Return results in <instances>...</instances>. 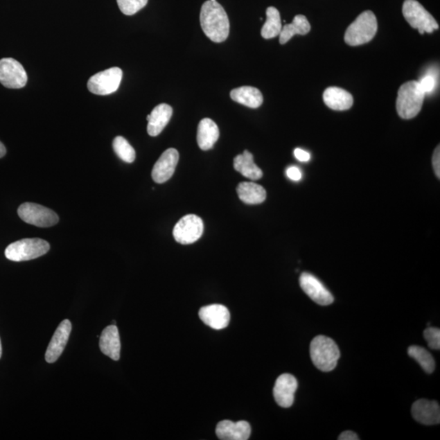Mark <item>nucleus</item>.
<instances>
[{"mask_svg":"<svg viewBox=\"0 0 440 440\" xmlns=\"http://www.w3.org/2000/svg\"><path fill=\"white\" fill-rule=\"evenodd\" d=\"M204 33L215 43H223L228 39L230 30L229 17L223 6L217 1L208 0L202 4L200 13Z\"/></svg>","mask_w":440,"mask_h":440,"instance_id":"1","label":"nucleus"},{"mask_svg":"<svg viewBox=\"0 0 440 440\" xmlns=\"http://www.w3.org/2000/svg\"><path fill=\"white\" fill-rule=\"evenodd\" d=\"M310 355L313 363L322 372H331L336 368L340 351L336 342L326 336L319 335L311 342Z\"/></svg>","mask_w":440,"mask_h":440,"instance_id":"2","label":"nucleus"},{"mask_svg":"<svg viewBox=\"0 0 440 440\" xmlns=\"http://www.w3.org/2000/svg\"><path fill=\"white\" fill-rule=\"evenodd\" d=\"M425 95L419 82L410 81L403 85L396 100V110L400 117L404 119L416 117L423 108Z\"/></svg>","mask_w":440,"mask_h":440,"instance_id":"3","label":"nucleus"},{"mask_svg":"<svg viewBox=\"0 0 440 440\" xmlns=\"http://www.w3.org/2000/svg\"><path fill=\"white\" fill-rule=\"evenodd\" d=\"M378 31L376 16L372 11H365L347 28L344 39L350 46H360L369 43Z\"/></svg>","mask_w":440,"mask_h":440,"instance_id":"4","label":"nucleus"},{"mask_svg":"<svg viewBox=\"0 0 440 440\" xmlns=\"http://www.w3.org/2000/svg\"><path fill=\"white\" fill-rule=\"evenodd\" d=\"M49 249V243L43 239H21L8 245L6 256L14 262L28 261L44 256Z\"/></svg>","mask_w":440,"mask_h":440,"instance_id":"5","label":"nucleus"},{"mask_svg":"<svg viewBox=\"0 0 440 440\" xmlns=\"http://www.w3.org/2000/svg\"><path fill=\"white\" fill-rule=\"evenodd\" d=\"M403 15L421 35L432 34L434 30L439 29V24L432 14L425 10L416 0H405L403 4Z\"/></svg>","mask_w":440,"mask_h":440,"instance_id":"6","label":"nucleus"},{"mask_svg":"<svg viewBox=\"0 0 440 440\" xmlns=\"http://www.w3.org/2000/svg\"><path fill=\"white\" fill-rule=\"evenodd\" d=\"M17 213L26 223L39 227V228H49L57 225L59 222L57 213L36 203H23L18 208Z\"/></svg>","mask_w":440,"mask_h":440,"instance_id":"7","label":"nucleus"},{"mask_svg":"<svg viewBox=\"0 0 440 440\" xmlns=\"http://www.w3.org/2000/svg\"><path fill=\"white\" fill-rule=\"evenodd\" d=\"M122 78L121 69L110 68L91 76L87 82V88L95 95H110L118 89Z\"/></svg>","mask_w":440,"mask_h":440,"instance_id":"8","label":"nucleus"},{"mask_svg":"<svg viewBox=\"0 0 440 440\" xmlns=\"http://www.w3.org/2000/svg\"><path fill=\"white\" fill-rule=\"evenodd\" d=\"M204 230L202 220L195 215H185L178 221L173 229L176 242L182 245L196 243L200 239Z\"/></svg>","mask_w":440,"mask_h":440,"instance_id":"9","label":"nucleus"},{"mask_svg":"<svg viewBox=\"0 0 440 440\" xmlns=\"http://www.w3.org/2000/svg\"><path fill=\"white\" fill-rule=\"evenodd\" d=\"M27 73L20 62L13 58L0 60V83L10 89H20L26 85Z\"/></svg>","mask_w":440,"mask_h":440,"instance_id":"10","label":"nucleus"},{"mask_svg":"<svg viewBox=\"0 0 440 440\" xmlns=\"http://www.w3.org/2000/svg\"><path fill=\"white\" fill-rule=\"evenodd\" d=\"M301 288L308 295L310 299L319 305L328 306L333 303V297L331 292L322 281L308 272H303L299 278Z\"/></svg>","mask_w":440,"mask_h":440,"instance_id":"11","label":"nucleus"},{"mask_svg":"<svg viewBox=\"0 0 440 440\" xmlns=\"http://www.w3.org/2000/svg\"><path fill=\"white\" fill-rule=\"evenodd\" d=\"M297 379L290 373L281 374L276 379L273 396L277 405L282 407H290L294 404V394L297 391Z\"/></svg>","mask_w":440,"mask_h":440,"instance_id":"12","label":"nucleus"},{"mask_svg":"<svg viewBox=\"0 0 440 440\" xmlns=\"http://www.w3.org/2000/svg\"><path fill=\"white\" fill-rule=\"evenodd\" d=\"M179 152L175 149L166 150L152 170V178L157 184H164L173 177L179 161Z\"/></svg>","mask_w":440,"mask_h":440,"instance_id":"13","label":"nucleus"},{"mask_svg":"<svg viewBox=\"0 0 440 440\" xmlns=\"http://www.w3.org/2000/svg\"><path fill=\"white\" fill-rule=\"evenodd\" d=\"M71 331L72 325L69 319H64L60 324L46 351L45 360L48 363L55 362L61 356L67 344Z\"/></svg>","mask_w":440,"mask_h":440,"instance_id":"14","label":"nucleus"},{"mask_svg":"<svg viewBox=\"0 0 440 440\" xmlns=\"http://www.w3.org/2000/svg\"><path fill=\"white\" fill-rule=\"evenodd\" d=\"M199 317L207 326L220 331L229 326L230 313L224 305L212 304L202 308Z\"/></svg>","mask_w":440,"mask_h":440,"instance_id":"15","label":"nucleus"},{"mask_svg":"<svg viewBox=\"0 0 440 440\" xmlns=\"http://www.w3.org/2000/svg\"><path fill=\"white\" fill-rule=\"evenodd\" d=\"M412 415L419 423L427 425H437L440 423V409L437 401L421 399L412 406Z\"/></svg>","mask_w":440,"mask_h":440,"instance_id":"16","label":"nucleus"},{"mask_svg":"<svg viewBox=\"0 0 440 440\" xmlns=\"http://www.w3.org/2000/svg\"><path fill=\"white\" fill-rule=\"evenodd\" d=\"M251 434V425L245 421L234 423L225 420L218 423L216 427L217 437L222 440H247Z\"/></svg>","mask_w":440,"mask_h":440,"instance_id":"17","label":"nucleus"},{"mask_svg":"<svg viewBox=\"0 0 440 440\" xmlns=\"http://www.w3.org/2000/svg\"><path fill=\"white\" fill-rule=\"evenodd\" d=\"M173 109L168 104H161L152 109L151 114L147 116V132L150 137H157L164 131L166 125L170 122Z\"/></svg>","mask_w":440,"mask_h":440,"instance_id":"18","label":"nucleus"},{"mask_svg":"<svg viewBox=\"0 0 440 440\" xmlns=\"http://www.w3.org/2000/svg\"><path fill=\"white\" fill-rule=\"evenodd\" d=\"M102 353L114 360H118L121 352V342L117 326L111 325L105 328L100 339Z\"/></svg>","mask_w":440,"mask_h":440,"instance_id":"19","label":"nucleus"},{"mask_svg":"<svg viewBox=\"0 0 440 440\" xmlns=\"http://www.w3.org/2000/svg\"><path fill=\"white\" fill-rule=\"evenodd\" d=\"M323 100L328 108L337 111L349 109L354 103L353 96L350 92L337 87L326 88Z\"/></svg>","mask_w":440,"mask_h":440,"instance_id":"20","label":"nucleus"},{"mask_svg":"<svg viewBox=\"0 0 440 440\" xmlns=\"http://www.w3.org/2000/svg\"><path fill=\"white\" fill-rule=\"evenodd\" d=\"M220 137V130L217 124L210 118H203L197 127V141L202 150H209L214 147Z\"/></svg>","mask_w":440,"mask_h":440,"instance_id":"21","label":"nucleus"},{"mask_svg":"<svg viewBox=\"0 0 440 440\" xmlns=\"http://www.w3.org/2000/svg\"><path fill=\"white\" fill-rule=\"evenodd\" d=\"M231 98L249 108L257 109L261 106L263 97L256 87L244 86L235 88L230 94Z\"/></svg>","mask_w":440,"mask_h":440,"instance_id":"22","label":"nucleus"},{"mask_svg":"<svg viewBox=\"0 0 440 440\" xmlns=\"http://www.w3.org/2000/svg\"><path fill=\"white\" fill-rule=\"evenodd\" d=\"M234 166L236 170L249 179L258 180L263 177L262 170L254 164L253 155L248 150L235 157Z\"/></svg>","mask_w":440,"mask_h":440,"instance_id":"23","label":"nucleus"},{"mask_svg":"<svg viewBox=\"0 0 440 440\" xmlns=\"http://www.w3.org/2000/svg\"><path fill=\"white\" fill-rule=\"evenodd\" d=\"M238 197L243 202L249 205H256L266 200V190L253 182H243L237 188Z\"/></svg>","mask_w":440,"mask_h":440,"instance_id":"24","label":"nucleus"},{"mask_svg":"<svg viewBox=\"0 0 440 440\" xmlns=\"http://www.w3.org/2000/svg\"><path fill=\"white\" fill-rule=\"evenodd\" d=\"M311 30V25L307 17L303 15H297L294 18L290 24H286L282 27L280 33V43L285 44L292 37L295 35H305Z\"/></svg>","mask_w":440,"mask_h":440,"instance_id":"25","label":"nucleus"},{"mask_svg":"<svg viewBox=\"0 0 440 440\" xmlns=\"http://www.w3.org/2000/svg\"><path fill=\"white\" fill-rule=\"evenodd\" d=\"M267 20L261 30L263 38L270 39L280 35L282 25L279 11L274 7L267 8Z\"/></svg>","mask_w":440,"mask_h":440,"instance_id":"26","label":"nucleus"},{"mask_svg":"<svg viewBox=\"0 0 440 440\" xmlns=\"http://www.w3.org/2000/svg\"><path fill=\"white\" fill-rule=\"evenodd\" d=\"M410 358H414L418 362L424 371L432 373L435 369V362L432 354L428 350L420 346H411L407 350Z\"/></svg>","mask_w":440,"mask_h":440,"instance_id":"27","label":"nucleus"},{"mask_svg":"<svg viewBox=\"0 0 440 440\" xmlns=\"http://www.w3.org/2000/svg\"><path fill=\"white\" fill-rule=\"evenodd\" d=\"M114 150L120 159L125 163L132 164L136 159V151L123 137H117L113 141Z\"/></svg>","mask_w":440,"mask_h":440,"instance_id":"28","label":"nucleus"},{"mask_svg":"<svg viewBox=\"0 0 440 440\" xmlns=\"http://www.w3.org/2000/svg\"><path fill=\"white\" fill-rule=\"evenodd\" d=\"M149 0H117L118 6L125 15L132 16L147 6Z\"/></svg>","mask_w":440,"mask_h":440,"instance_id":"29","label":"nucleus"},{"mask_svg":"<svg viewBox=\"0 0 440 440\" xmlns=\"http://www.w3.org/2000/svg\"><path fill=\"white\" fill-rule=\"evenodd\" d=\"M423 335L430 349H440V331L438 328L428 327L425 328Z\"/></svg>","mask_w":440,"mask_h":440,"instance_id":"30","label":"nucleus"},{"mask_svg":"<svg viewBox=\"0 0 440 440\" xmlns=\"http://www.w3.org/2000/svg\"><path fill=\"white\" fill-rule=\"evenodd\" d=\"M419 85L425 94H430L435 87L434 78L432 76H427L419 82Z\"/></svg>","mask_w":440,"mask_h":440,"instance_id":"31","label":"nucleus"},{"mask_svg":"<svg viewBox=\"0 0 440 440\" xmlns=\"http://www.w3.org/2000/svg\"><path fill=\"white\" fill-rule=\"evenodd\" d=\"M286 176L293 182H299L302 179V171L297 166H290L286 170Z\"/></svg>","mask_w":440,"mask_h":440,"instance_id":"32","label":"nucleus"},{"mask_svg":"<svg viewBox=\"0 0 440 440\" xmlns=\"http://www.w3.org/2000/svg\"><path fill=\"white\" fill-rule=\"evenodd\" d=\"M433 166L434 170L435 175L437 177L440 178V150L439 146H437V149H435L433 155Z\"/></svg>","mask_w":440,"mask_h":440,"instance_id":"33","label":"nucleus"},{"mask_svg":"<svg viewBox=\"0 0 440 440\" xmlns=\"http://www.w3.org/2000/svg\"><path fill=\"white\" fill-rule=\"evenodd\" d=\"M294 155L296 159L300 161H303V163L304 161H308L311 159V155H310L308 152L299 149V148L294 150Z\"/></svg>","mask_w":440,"mask_h":440,"instance_id":"34","label":"nucleus"},{"mask_svg":"<svg viewBox=\"0 0 440 440\" xmlns=\"http://www.w3.org/2000/svg\"><path fill=\"white\" fill-rule=\"evenodd\" d=\"M340 440H358L360 439L358 434H356L353 432H351V430H346V432H342L339 438Z\"/></svg>","mask_w":440,"mask_h":440,"instance_id":"35","label":"nucleus"},{"mask_svg":"<svg viewBox=\"0 0 440 440\" xmlns=\"http://www.w3.org/2000/svg\"><path fill=\"white\" fill-rule=\"evenodd\" d=\"M6 152H7V150H6V146H4L3 143L1 141H0V159L6 156Z\"/></svg>","mask_w":440,"mask_h":440,"instance_id":"36","label":"nucleus"},{"mask_svg":"<svg viewBox=\"0 0 440 440\" xmlns=\"http://www.w3.org/2000/svg\"><path fill=\"white\" fill-rule=\"evenodd\" d=\"M1 355H2V344H1V340H0V358H1Z\"/></svg>","mask_w":440,"mask_h":440,"instance_id":"37","label":"nucleus"},{"mask_svg":"<svg viewBox=\"0 0 440 440\" xmlns=\"http://www.w3.org/2000/svg\"><path fill=\"white\" fill-rule=\"evenodd\" d=\"M211 1H216V0H211Z\"/></svg>","mask_w":440,"mask_h":440,"instance_id":"38","label":"nucleus"}]
</instances>
